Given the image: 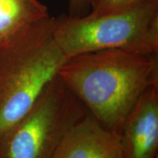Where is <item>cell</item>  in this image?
Instances as JSON below:
<instances>
[{"label":"cell","instance_id":"6da1fadb","mask_svg":"<svg viewBox=\"0 0 158 158\" xmlns=\"http://www.w3.org/2000/svg\"><path fill=\"white\" fill-rule=\"evenodd\" d=\"M58 76L89 113L119 139L138 100L158 86V54L123 49L84 53L67 59Z\"/></svg>","mask_w":158,"mask_h":158},{"label":"cell","instance_id":"7a4b0ae2","mask_svg":"<svg viewBox=\"0 0 158 158\" xmlns=\"http://www.w3.org/2000/svg\"><path fill=\"white\" fill-rule=\"evenodd\" d=\"M54 23L50 15L0 40V134L30 109L67 59Z\"/></svg>","mask_w":158,"mask_h":158},{"label":"cell","instance_id":"3957f363","mask_svg":"<svg viewBox=\"0 0 158 158\" xmlns=\"http://www.w3.org/2000/svg\"><path fill=\"white\" fill-rule=\"evenodd\" d=\"M54 35L67 59L106 49L158 54V0L103 14H62Z\"/></svg>","mask_w":158,"mask_h":158},{"label":"cell","instance_id":"277c9868","mask_svg":"<svg viewBox=\"0 0 158 158\" xmlns=\"http://www.w3.org/2000/svg\"><path fill=\"white\" fill-rule=\"evenodd\" d=\"M88 114L57 75L30 109L0 134V158H53L65 135Z\"/></svg>","mask_w":158,"mask_h":158},{"label":"cell","instance_id":"5b68a950","mask_svg":"<svg viewBox=\"0 0 158 158\" xmlns=\"http://www.w3.org/2000/svg\"><path fill=\"white\" fill-rule=\"evenodd\" d=\"M119 141L124 158H158V86L148 89L128 114Z\"/></svg>","mask_w":158,"mask_h":158},{"label":"cell","instance_id":"8992f818","mask_svg":"<svg viewBox=\"0 0 158 158\" xmlns=\"http://www.w3.org/2000/svg\"><path fill=\"white\" fill-rule=\"evenodd\" d=\"M53 158H124L119 139L89 113L65 135Z\"/></svg>","mask_w":158,"mask_h":158},{"label":"cell","instance_id":"52a82bcc","mask_svg":"<svg viewBox=\"0 0 158 158\" xmlns=\"http://www.w3.org/2000/svg\"><path fill=\"white\" fill-rule=\"evenodd\" d=\"M49 16L48 8L40 0H0V40Z\"/></svg>","mask_w":158,"mask_h":158},{"label":"cell","instance_id":"ba28073f","mask_svg":"<svg viewBox=\"0 0 158 158\" xmlns=\"http://www.w3.org/2000/svg\"><path fill=\"white\" fill-rule=\"evenodd\" d=\"M151 0H92L89 13L103 14L135 7Z\"/></svg>","mask_w":158,"mask_h":158},{"label":"cell","instance_id":"9c48e42d","mask_svg":"<svg viewBox=\"0 0 158 158\" xmlns=\"http://www.w3.org/2000/svg\"><path fill=\"white\" fill-rule=\"evenodd\" d=\"M68 13L71 16H82L90 12L92 0H68Z\"/></svg>","mask_w":158,"mask_h":158},{"label":"cell","instance_id":"30bf717a","mask_svg":"<svg viewBox=\"0 0 158 158\" xmlns=\"http://www.w3.org/2000/svg\"></svg>","mask_w":158,"mask_h":158}]
</instances>
